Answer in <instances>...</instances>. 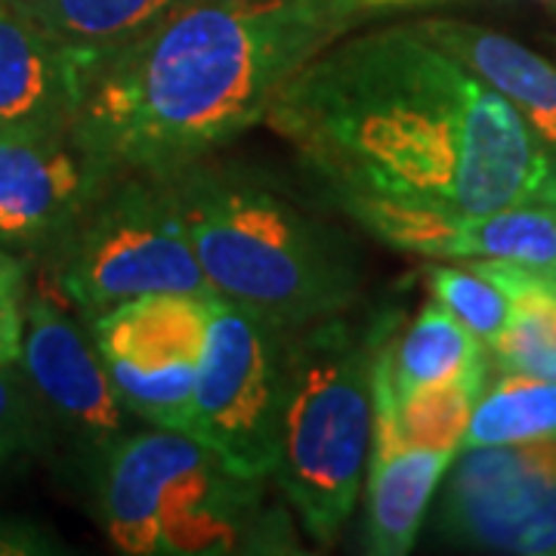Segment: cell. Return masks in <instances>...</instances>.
I'll list each match as a JSON object with an SVG mask.
<instances>
[{
  "label": "cell",
  "mask_w": 556,
  "mask_h": 556,
  "mask_svg": "<svg viewBox=\"0 0 556 556\" xmlns=\"http://www.w3.org/2000/svg\"><path fill=\"white\" fill-rule=\"evenodd\" d=\"M263 121L331 195L448 214L554 199V152L415 25L331 40L285 80Z\"/></svg>",
  "instance_id": "cell-1"
},
{
  "label": "cell",
  "mask_w": 556,
  "mask_h": 556,
  "mask_svg": "<svg viewBox=\"0 0 556 556\" xmlns=\"http://www.w3.org/2000/svg\"><path fill=\"white\" fill-rule=\"evenodd\" d=\"M362 0H195L93 62L72 134L109 174L167 177L266 118Z\"/></svg>",
  "instance_id": "cell-2"
},
{
  "label": "cell",
  "mask_w": 556,
  "mask_h": 556,
  "mask_svg": "<svg viewBox=\"0 0 556 556\" xmlns=\"http://www.w3.org/2000/svg\"><path fill=\"white\" fill-rule=\"evenodd\" d=\"M164 179L219 300L281 331L356 306L362 263L353 244L257 170L207 155Z\"/></svg>",
  "instance_id": "cell-3"
},
{
  "label": "cell",
  "mask_w": 556,
  "mask_h": 556,
  "mask_svg": "<svg viewBox=\"0 0 556 556\" xmlns=\"http://www.w3.org/2000/svg\"><path fill=\"white\" fill-rule=\"evenodd\" d=\"M387 321L346 313L285 334L273 479L318 544H334L358 504L371 445V375Z\"/></svg>",
  "instance_id": "cell-4"
},
{
  "label": "cell",
  "mask_w": 556,
  "mask_h": 556,
  "mask_svg": "<svg viewBox=\"0 0 556 556\" xmlns=\"http://www.w3.org/2000/svg\"><path fill=\"white\" fill-rule=\"evenodd\" d=\"M260 482L232 473L186 430H130L105 455L97 514L112 547L127 556L232 554L260 526Z\"/></svg>",
  "instance_id": "cell-5"
},
{
  "label": "cell",
  "mask_w": 556,
  "mask_h": 556,
  "mask_svg": "<svg viewBox=\"0 0 556 556\" xmlns=\"http://www.w3.org/2000/svg\"><path fill=\"white\" fill-rule=\"evenodd\" d=\"M53 281L80 316L149 294L214 300L167 179L115 174L56 244Z\"/></svg>",
  "instance_id": "cell-6"
},
{
  "label": "cell",
  "mask_w": 556,
  "mask_h": 556,
  "mask_svg": "<svg viewBox=\"0 0 556 556\" xmlns=\"http://www.w3.org/2000/svg\"><path fill=\"white\" fill-rule=\"evenodd\" d=\"M285 334L229 300H211L186 433L244 479L276 470Z\"/></svg>",
  "instance_id": "cell-7"
},
{
  "label": "cell",
  "mask_w": 556,
  "mask_h": 556,
  "mask_svg": "<svg viewBox=\"0 0 556 556\" xmlns=\"http://www.w3.org/2000/svg\"><path fill=\"white\" fill-rule=\"evenodd\" d=\"M20 368L40 417L75 445L93 482L105 455L130 433L127 420L134 417L105 375L90 321L68 303L56 281H43L25 300Z\"/></svg>",
  "instance_id": "cell-8"
},
{
  "label": "cell",
  "mask_w": 556,
  "mask_h": 556,
  "mask_svg": "<svg viewBox=\"0 0 556 556\" xmlns=\"http://www.w3.org/2000/svg\"><path fill=\"white\" fill-rule=\"evenodd\" d=\"M211 300L149 294L90 318L105 375L127 415L146 427L189 430Z\"/></svg>",
  "instance_id": "cell-9"
},
{
  "label": "cell",
  "mask_w": 556,
  "mask_h": 556,
  "mask_svg": "<svg viewBox=\"0 0 556 556\" xmlns=\"http://www.w3.org/2000/svg\"><path fill=\"white\" fill-rule=\"evenodd\" d=\"M439 526L479 551L556 556V439L460 448Z\"/></svg>",
  "instance_id": "cell-10"
},
{
  "label": "cell",
  "mask_w": 556,
  "mask_h": 556,
  "mask_svg": "<svg viewBox=\"0 0 556 556\" xmlns=\"http://www.w3.org/2000/svg\"><path fill=\"white\" fill-rule=\"evenodd\" d=\"M371 239L442 263L504 260L556 276V204L526 201L492 214H448L399 201L331 195Z\"/></svg>",
  "instance_id": "cell-11"
},
{
  "label": "cell",
  "mask_w": 556,
  "mask_h": 556,
  "mask_svg": "<svg viewBox=\"0 0 556 556\" xmlns=\"http://www.w3.org/2000/svg\"><path fill=\"white\" fill-rule=\"evenodd\" d=\"M109 177L72 127H0V244L53 248Z\"/></svg>",
  "instance_id": "cell-12"
},
{
  "label": "cell",
  "mask_w": 556,
  "mask_h": 556,
  "mask_svg": "<svg viewBox=\"0 0 556 556\" xmlns=\"http://www.w3.org/2000/svg\"><path fill=\"white\" fill-rule=\"evenodd\" d=\"M371 445H368V519L365 551L375 556H405L415 547L439 479L448 473L455 452L412 445L399 433L393 390L378 368L371 375Z\"/></svg>",
  "instance_id": "cell-13"
},
{
  "label": "cell",
  "mask_w": 556,
  "mask_h": 556,
  "mask_svg": "<svg viewBox=\"0 0 556 556\" xmlns=\"http://www.w3.org/2000/svg\"><path fill=\"white\" fill-rule=\"evenodd\" d=\"M93 60L0 0V127H72Z\"/></svg>",
  "instance_id": "cell-14"
},
{
  "label": "cell",
  "mask_w": 556,
  "mask_h": 556,
  "mask_svg": "<svg viewBox=\"0 0 556 556\" xmlns=\"http://www.w3.org/2000/svg\"><path fill=\"white\" fill-rule=\"evenodd\" d=\"M415 28L517 109L556 155V65L526 43L460 20H424Z\"/></svg>",
  "instance_id": "cell-15"
},
{
  "label": "cell",
  "mask_w": 556,
  "mask_h": 556,
  "mask_svg": "<svg viewBox=\"0 0 556 556\" xmlns=\"http://www.w3.org/2000/svg\"><path fill=\"white\" fill-rule=\"evenodd\" d=\"M485 343L457 321L439 300H427L408 328L393 338L387 321L378 346V368L393 390L396 402L473 375H489Z\"/></svg>",
  "instance_id": "cell-16"
},
{
  "label": "cell",
  "mask_w": 556,
  "mask_h": 556,
  "mask_svg": "<svg viewBox=\"0 0 556 556\" xmlns=\"http://www.w3.org/2000/svg\"><path fill=\"white\" fill-rule=\"evenodd\" d=\"M35 20L93 62L142 38L195 0H20Z\"/></svg>",
  "instance_id": "cell-17"
},
{
  "label": "cell",
  "mask_w": 556,
  "mask_h": 556,
  "mask_svg": "<svg viewBox=\"0 0 556 556\" xmlns=\"http://www.w3.org/2000/svg\"><path fill=\"white\" fill-rule=\"evenodd\" d=\"M556 439V380L504 375L485 383L460 448L526 445Z\"/></svg>",
  "instance_id": "cell-18"
},
{
  "label": "cell",
  "mask_w": 556,
  "mask_h": 556,
  "mask_svg": "<svg viewBox=\"0 0 556 556\" xmlns=\"http://www.w3.org/2000/svg\"><path fill=\"white\" fill-rule=\"evenodd\" d=\"M424 281L430 288V298L439 300L464 328H470L485 343V350L495 346V340L510 325L514 303L473 260H433L430 266H424Z\"/></svg>",
  "instance_id": "cell-19"
},
{
  "label": "cell",
  "mask_w": 556,
  "mask_h": 556,
  "mask_svg": "<svg viewBox=\"0 0 556 556\" xmlns=\"http://www.w3.org/2000/svg\"><path fill=\"white\" fill-rule=\"evenodd\" d=\"M489 375L452 380L417 396L396 402V427L412 445L439 448V452H460L473 405L482 396Z\"/></svg>",
  "instance_id": "cell-20"
},
{
  "label": "cell",
  "mask_w": 556,
  "mask_h": 556,
  "mask_svg": "<svg viewBox=\"0 0 556 556\" xmlns=\"http://www.w3.org/2000/svg\"><path fill=\"white\" fill-rule=\"evenodd\" d=\"M43 417L20 362L0 365V477L43 442Z\"/></svg>",
  "instance_id": "cell-21"
},
{
  "label": "cell",
  "mask_w": 556,
  "mask_h": 556,
  "mask_svg": "<svg viewBox=\"0 0 556 556\" xmlns=\"http://www.w3.org/2000/svg\"><path fill=\"white\" fill-rule=\"evenodd\" d=\"M25 300H28L25 263L0 248V365L20 362Z\"/></svg>",
  "instance_id": "cell-22"
},
{
  "label": "cell",
  "mask_w": 556,
  "mask_h": 556,
  "mask_svg": "<svg viewBox=\"0 0 556 556\" xmlns=\"http://www.w3.org/2000/svg\"><path fill=\"white\" fill-rule=\"evenodd\" d=\"M53 547H43V541L35 529H22V526H10L0 529V554H47Z\"/></svg>",
  "instance_id": "cell-23"
},
{
  "label": "cell",
  "mask_w": 556,
  "mask_h": 556,
  "mask_svg": "<svg viewBox=\"0 0 556 556\" xmlns=\"http://www.w3.org/2000/svg\"><path fill=\"white\" fill-rule=\"evenodd\" d=\"M399 3H424V0H362L365 10H371V7H399Z\"/></svg>",
  "instance_id": "cell-24"
},
{
  "label": "cell",
  "mask_w": 556,
  "mask_h": 556,
  "mask_svg": "<svg viewBox=\"0 0 556 556\" xmlns=\"http://www.w3.org/2000/svg\"><path fill=\"white\" fill-rule=\"evenodd\" d=\"M551 201H554V204H556V189H554V199H551Z\"/></svg>",
  "instance_id": "cell-25"
}]
</instances>
